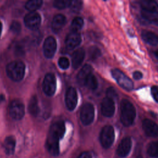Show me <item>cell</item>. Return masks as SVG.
<instances>
[{"instance_id":"1","label":"cell","mask_w":158,"mask_h":158,"mask_svg":"<svg viewBox=\"0 0 158 158\" xmlns=\"http://www.w3.org/2000/svg\"><path fill=\"white\" fill-rule=\"evenodd\" d=\"M65 131L64 122L59 120L54 123L49 129L47 139L46 148L49 153L56 156L59 153V141L64 136Z\"/></svg>"},{"instance_id":"2","label":"cell","mask_w":158,"mask_h":158,"mask_svg":"<svg viewBox=\"0 0 158 158\" xmlns=\"http://www.w3.org/2000/svg\"><path fill=\"white\" fill-rule=\"evenodd\" d=\"M120 120L123 125H131L136 117V109L133 105L127 99H123L120 103Z\"/></svg>"},{"instance_id":"3","label":"cell","mask_w":158,"mask_h":158,"mask_svg":"<svg viewBox=\"0 0 158 158\" xmlns=\"http://www.w3.org/2000/svg\"><path fill=\"white\" fill-rule=\"evenodd\" d=\"M25 65L20 60H15L10 62L6 67L7 76L14 81H19L22 80L25 74Z\"/></svg>"},{"instance_id":"4","label":"cell","mask_w":158,"mask_h":158,"mask_svg":"<svg viewBox=\"0 0 158 158\" xmlns=\"http://www.w3.org/2000/svg\"><path fill=\"white\" fill-rule=\"evenodd\" d=\"M115 133L114 128L110 125L104 127L100 133L99 140L102 146L106 149L110 148L114 143Z\"/></svg>"},{"instance_id":"5","label":"cell","mask_w":158,"mask_h":158,"mask_svg":"<svg viewBox=\"0 0 158 158\" xmlns=\"http://www.w3.org/2000/svg\"><path fill=\"white\" fill-rule=\"evenodd\" d=\"M111 74L112 77L122 88L128 91L133 89L134 86L133 81L120 70L117 69H113L111 71Z\"/></svg>"},{"instance_id":"6","label":"cell","mask_w":158,"mask_h":158,"mask_svg":"<svg viewBox=\"0 0 158 158\" xmlns=\"http://www.w3.org/2000/svg\"><path fill=\"white\" fill-rule=\"evenodd\" d=\"M94 118V108L91 103L84 104L80 111V119L85 125L91 124Z\"/></svg>"},{"instance_id":"7","label":"cell","mask_w":158,"mask_h":158,"mask_svg":"<svg viewBox=\"0 0 158 158\" xmlns=\"http://www.w3.org/2000/svg\"><path fill=\"white\" fill-rule=\"evenodd\" d=\"M9 114L10 117L16 120H20L25 114V107L22 102L15 99L11 102L9 106Z\"/></svg>"},{"instance_id":"8","label":"cell","mask_w":158,"mask_h":158,"mask_svg":"<svg viewBox=\"0 0 158 158\" xmlns=\"http://www.w3.org/2000/svg\"><path fill=\"white\" fill-rule=\"evenodd\" d=\"M56 88V80L55 76L52 73H48L46 75L43 82V89L44 93L48 96H52Z\"/></svg>"},{"instance_id":"9","label":"cell","mask_w":158,"mask_h":158,"mask_svg":"<svg viewBox=\"0 0 158 158\" xmlns=\"http://www.w3.org/2000/svg\"><path fill=\"white\" fill-rule=\"evenodd\" d=\"M24 23L31 30L37 29L41 23V16L36 12H30L24 18Z\"/></svg>"},{"instance_id":"10","label":"cell","mask_w":158,"mask_h":158,"mask_svg":"<svg viewBox=\"0 0 158 158\" xmlns=\"http://www.w3.org/2000/svg\"><path fill=\"white\" fill-rule=\"evenodd\" d=\"M57 44L56 40L52 36L48 37L43 44V52L47 58H52L56 52Z\"/></svg>"},{"instance_id":"11","label":"cell","mask_w":158,"mask_h":158,"mask_svg":"<svg viewBox=\"0 0 158 158\" xmlns=\"http://www.w3.org/2000/svg\"><path fill=\"white\" fill-rule=\"evenodd\" d=\"M77 93L75 89L70 87L67 89L65 93V104L67 109L73 110L77 104Z\"/></svg>"},{"instance_id":"12","label":"cell","mask_w":158,"mask_h":158,"mask_svg":"<svg viewBox=\"0 0 158 158\" xmlns=\"http://www.w3.org/2000/svg\"><path fill=\"white\" fill-rule=\"evenodd\" d=\"M143 129L146 135L150 137L158 136V126L151 120L146 118L143 121Z\"/></svg>"},{"instance_id":"13","label":"cell","mask_w":158,"mask_h":158,"mask_svg":"<svg viewBox=\"0 0 158 158\" xmlns=\"http://www.w3.org/2000/svg\"><path fill=\"white\" fill-rule=\"evenodd\" d=\"M115 112V103L114 100L105 98L101 102V112L102 114L106 117L113 116Z\"/></svg>"},{"instance_id":"14","label":"cell","mask_w":158,"mask_h":158,"mask_svg":"<svg viewBox=\"0 0 158 158\" xmlns=\"http://www.w3.org/2000/svg\"><path fill=\"white\" fill-rule=\"evenodd\" d=\"M131 144V139L130 137H125L122 139L117 149V155L120 157H127L130 152Z\"/></svg>"},{"instance_id":"15","label":"cell","mask_w":158,"mask_h":158,"mask_svg":"<svg viewBox=\"0 0 158 158\" xmlns=\"http://www.w3.org/2000/svg\"><path fill=\"white\" fill-rule=\"evenodd\" d=\"M80 35L77 32L72 31L66 37L65 45L68 49L71 50L78 46L81 43Z\"/></svg>"},{"instance_id":"16","label":"cell","mask_w":158,"mask_h":158,"mask_svg":"<svg viewBox=\"0 0 158 158\" xmlns=\"http://www.w3.org/2000/svg\"><path fill=\"white\" fill-rule=\"evenodd\" d=\"M85 52L83 49L79 48L75 51L72 56V64L74 69L78 68L83 61Z\"/></svg>"},{"instance_id":"17","label":"cell","mask_w":158,"mask_h":158,"mask_svg":"<svg viewBox=\"0 0 158 158\" xmlns=\"http://www.w3.org/2000/svg\"><path fill=\"white\" fill-rule=\"evenodd\" d=\"M65 23H66L65 17L62 14H57L54 17L51 23L52 30L54 32H58L65 25Z\"/></svg>"},{"instance_id":"18","label":"cell","mask_w":158,"mask_h":158,"mask_svg":"<svg viewBox=\"0 0 158 158\" xmlns=\"http://www.w3.org/2000/svg\"><path fill=\"white\" fill-rule=\"evenodd\" d=\"M141 37L146 43L151 46H156L158 44V36L151 31H142Z\"/></svg>"},{"instance_id":"19","label":"cell","mask_w":158,"mask_h":158,"mask_svg":"<svg viewBox=\"0 0 158 158\" xmlns=\"http://www.w3.org/2000/svg\"><path fill=\"white\" fill-rule=\"evenodd\" d=\"M92 73V67L88 64L85 65L78 72L77 78L80 85H84V83L88 77Z\"/></svg>"},{"instance_id":"20","label":"cell","mask_w":158,"mask_h":158,"mask_svg":"<svg viewBox=\"0 0 158 158\" xmlns=\"http://www.w3.org/2000/svg\"><path fill=\"white\" fill-rule=\"evenodd\" d=\"M142 10L158 14V3L152 0H143L140 2Z\"/></svg>"},{"instance_id":"21","label":"cell","mask_w":158,"mask_h":158,"mask_svg":"<svg viewBox=\"0 0 158 158\" xmlns=\"http://www.w3.org/2000/svg\"><path fill=\"white\" fill-rule=\"evenodd\" d=\"M15 144L16 141L13 136H9L6 138L4 141L3 147L7 154L12 155L14 154L15 148Z\"/></svg>"},{"instance_id":"22","label":"cell","mask_w":158,"mask_h":158,"mask_svg":"<svg viewBox=\"0 0 158 158\" xmlns=\"http://www.w3.org/2000/svg\"><path fill=\"white\" fill-rule=\"evenodd\" d=\"M28 111L30 114L34 117H36L40 113V109L38 106V98L36 96H33L29 101Z\"/></svg>"},{"instance_id":"23","label":"cell","mask_w":158,"mask_h":158,"mask_svg":"<svg viewBox=\"0 0 158 158\" xmlns=\"http://www.w3.org/2000/svg\"><path fill=\"white\" fill-rule=\"evenodd\" d=\"M141 14L143 19H144L146 20L151 23L158 26V14L141 10Z\"/></svg>"},{"instance_id":"24","label":"cell","mask_w":158,"mask_h":158,"mask_svg":"<svg viewBox=\"0 0 158 158\" xmlns=\"http://www.w3.org/2000/svg\"><path fill=\"white\" fill-rule=\"evenodd\" d=\"M84 85L86 86L88 89L91 90H94L97 88L98 83L96 77L93 74H90L88 78L86 79Z\"/></svg>"},{"instance_id":"25","label":"cell","mask_w":158,"mask_h":158,"mask_svg":"<svg viewBox=\"0 0 158 158\" xmlns=\"http://www.w3.org/2000/svg\"><path fill=\"white\" fill-rule=\"evenodd\" d=\"M43 4L41 0H31L28 1L25 4V8L30 12H35Z\"/></svg>"},{"instance_id":"26","label":"cell","mask_w":158,"mask_h":158,"mask_svg":"<svg viewBox=\"0 0 158 158\" xmlns=\"http://www.w3.org/2000/svg\"><path fill=\"white\" fill-rule=\"evenodd\" d=\"M147 153L151 157H158V141H153L149 144Z\"/></svg>"},{"instance_id":"27","label":"cell","mask_w":158,"mask_h":158,"mask_svg":"<svg viewBox=\"0 0 158 158\" xmlns=\"http://www.w3.org/2000/svg\"><path fill=\"white\" fill-rule=\"evenodd\" d=\"M83 25V20L82 18L80 17H75L72 23H71V29L72 31L74 32H77L81 28Z\"/></svg>"},{"instance_id":"28","label":"cell","mask_w":158,"mask_h":158,"mask_svg":"<svg viewBox=\"0 0 158 158\" xmlns=\"http://www.w3.org/2000/svg\"><path fill=\"white\" fill-rule=\"evenodd\" d=\"M101 51L100 49L96 47V46H92L90 48L89 50V55L91 59H96L98 57H99L101 56Z\"/></svg>"},{"instance_id":"29","label":"cell","mask_w":158,"mask_h":158,"mask_svg":"<svg viewBox=\"0 0 158 158\" xmlns=\"http://www.w3.org/2000/svg\"><path fill=\"white\" fill-rule=\"evenodd\" d=\"M71 3V1H55L53 2V5L57 9H64L67 7H69Z\"/></svg>"},{"instance_id":"30","label":"cell","mask_w":158,"mask_h":158,"mask_svg":"<svg viewBox=\"0 0 158 158\" xmlns=\"http://www.w3.org/2000/svg\"><path fill=\"white\" fill-rule=\"evenodd\" d=\"M69 7L72 11L75 12H78L82 7V1H77V0L71 1V3Z\"/></svg>"},{"instance_id":"31","label":"cell","mask_w":158,"mask_h":158,"mask_svg":"<svg viewBox=\"0 0 158 158\" xmlns=\"http://www.w3.org/2000/svg\"><path fill=\"white\" fill-rule=\"evenodd\" d=\"M58 65L62 69H67L70 65L69 60L67 58L65 57H60L58 60Z\"/></svg>"},{"instance_id":"32","label":"cell","mask_w":158,"mask_h":158,"mask_svg":"<svg viewBox=\"0 0 158 158\" xmlns=\"http://www.w3.org/2000/svg\"><path fill=\"white\" fill-rule=\"evenodd\" d=\"M106 96H107V98H110L112 100L116 99L118 97V95H117V93L115 89L112 87H110L107 89Z\"/></svg>"},{"instance_id":"33","label":"cell","mask_w":158,"mask_h":158,"mask_svg":"<svg viewBox=\"0 0 158 158\" xmlns=\"http://www.w3.org/2000/svg\"><path fill=\"white\" fill-rule=\"evenodd\" d=\"M10 30L15 33H19L21 30V25L17 21H13L10 25Z\"/></svg>"},{"instance_id":"34","label":"cell","mask_w":158,"mask_h":158,"mask_svg":"<svg viewBox=\"0 0 158 158\" xmlns=\"http://www.w3.org/2000/svg\"><path fill=\"white\" fill-rule=\"evenodd\" d=\"M151 94L154 100L158 102V86H152L151 88Z\"/></svg>"},{"instance_id":"35","label":"cell","mask_w":158,"mask_h":158,"mask_svg":"<svg viewBox=\"0 0 158 158\" xmlns=\"http://www.w3.org/2000/svg\"><path fill=\"white\" fill-rule=\"evenodd\" d=\"M23 44H17L15 47V52L17 54V55H22L23 52Z\"/></svg>"},{"instance_id":"36","label":"cell","mask_w":158,"mask_h":158,"mask_svg":"<svg viewBox=\"0 0 158 158\" xmlns=\"http://www.w3.org/2000/svg\"><path fill=\"white\" fill-rule=\"evenodd\" d=\"M133 77L135 80H140L143 78V74L139 71H135L133 73Z\"/></svg>"},{"instance_id":"37","label":"cell","mask_w":158,"mask_h":158,"mask_svg":"<svg viewBox=\"0 0 158 158\" xmlns=\"http://www.w3.org/2000/svg\"><path fill=\"white\" fill-rule=\"evenodd\" d=\"M78 158H92L91 154L89 152H83L78 157Z\"/></svg>"},{"instance_id":"38","label":"cell","mask_w":158,"mask_h":158,"mask_svg":"<svg viewBox=\"0 0 158 158\" xmlns=\"http://www.w3.org/2000/svg\"><path fill=\"white\" fill-rule=\"evenodd\" d=\"M154 56H155V57H156V59L158 60V49H156V50L154 51Z\"/></svg>"},{"instance_id":"39","label":"cell","mask_w":158,"mask_h":158,"mask_svg":"<svg viewBox=\"0 0 158 158\" xmlns=\"http://www.w3.org/2000/svg\"><path fill=\"white\" fill-rule=\"evenodd\" d=\"M4 100V95H3V94L0 95V102H2Z\"/></svg>"},{"instance_id":"40","label":"cell","mask_w":158,"mask_h":158,"mask_svg":"<svg viewBox=\"0 0 158 158\" xmlns=\"http://www.w3.org/2000/svg\"><path fill=\"white\" fill-rule=\"evenodd\" d=\"M1 31H2V23L0 22V36H1Z\"/></svg>"},{"instance_id":"41","label":"cell","mask_w":158,"mask_h":158,"mask_svg":"<svg viewBox=\"0 0 158 158\" xmlns=\"http://www.w3.org/2000/svg\"><path fill=\"white\" fill-rule=\"evenodd\" d=\"M136 158H143V157L141 156V155H139V156H137V157Z\"/></svg>"}]
</instances>
